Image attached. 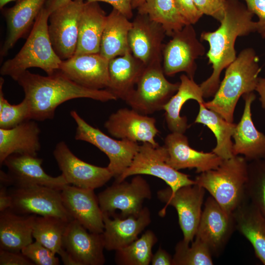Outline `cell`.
<instances>
[{"label":"cell","mask_w":265,"mask_h":265,"mask_svg":"<svg viewBox=\"0 0 265 265\" xmlns=\"http://www.w3.org/2000/svg\"><path fill=\"white\" fill-rule=\"evenodd\" d=\"M253 15L238 0H227L224 17L220 26L214 31L202 32L201 40L209 44L206 55L212 68L211 76L200 84L204 98L213 97L220 83L222 71L236 58L235 46L237 38L257 31Z\"/></svg>","instance_id":"obj_1"},{"label":"cell","mask_w":265,"mask_h":265,"mask_svg":"<svg viewBox=\"0 0 265 265\" xmlns=\"http://www.w3.org/2000/svg\"><path fill=\"white\" fill-rule=\"evenodd\" d=\"M15 80L22 87L24 99L30 106L31 119L35 121L53 119L56 108L72 99L89 98L102 102L117 100L106 89H92L79 85L59 70L47 76L26 70Z\"/></svg>","instance_id":"obj_2"},{"label":"cell","mask_w":265,"mask_h":265,"mask_svg":"<svg viewBox=\"0 0 265 265\" xmlns=\"http://www.w3.org/2000/svg\"><path fill=\"white\" fill-rule=\"evenodd\" d=\"M261 69L259 58L252 48L242 50L226 68L225 76L212 99L204 106L233 122L234 113L241 96L255 91Z\"/></svg>","instance_id":"obj_3"},{"label":"cell","mask_w":265,"mask_h":265,"mask_svg":"<svg viewBox=\"0 0 265 265\" xmlns=\"http://www.w3.org/2000/svg\"><path fill=\"white\" fill-rule=\"evenodd\" d=\"M248 162L242 156L223 159L219 166L196 177V184L208 191L228 213L248 201L246 193Z\"/></svg>","instance_id":"obj_4"},{"label":"cell","mask_w":265,"mask_h":265,"mask_svg":"<svg viewBox=\"0 0 265 265\" xmlns=\"http://www.w3.org/2000/svg\"><path fill=\"white\" fill-rule=\"evenodd\" d=\"M50 12L45 6L36 17L30 32L23 47L12 58L5 61L0 73L14 80L31 67L44 70L51 75L59 70L62 60L53 49L48 31Z\"/></svg>","instance_id":"obj_5"},{"label":"cell","mask_w":265,"mask_h":265,"mask_svg":"<svg viewBox=\"0 0 265 265\" xmlns=\"http://www.w3.org/2000/svg\"><path fill=\"white\" fill-rule=\"evenodd\" d=\"M180 82L172 83L165 77L161 63L145 66L136 83V88L125 102L131 107L145 115L163 110L177 92Z\"/></svg>","instance_id":"obj_6"},{"label":"cell","mask_w":265,"mask_h":265,"mask_svg":"<svg viewBox=\"0 0 265 265\" xmlns=\"http://www.w3.org/2000/svg\"><path fill=\"white\" fill-rule=\"evenodd\" d=\"M70 115L77 125L75 139L89 143L105 153L109 159L107 167L115 179L118 178L130 166L137 153V142L114 139L87 123L76 111L72 110Z\"/></svg>","instance_id":"obj_7"},{"label":"cell","mask_w":265,"mask_h":265,"mask_svg":"<svg viewBox=\"0 0 265 265\" xmlns=\"http://www.w3.org/2000/svg\"><path fill=\"white\" fill-rule=\"evenodd\" d=\"M168 157L165 147H155L144 142L139 149L130 166L115 181L121 182L128 177L136 175H152L164 181L172 192L179 188L196 184L189 176L180 172L166 162Z\"/></svg>","instance_id":"obj_8"},{"label":"cell","mask_w":265,"mask_h":265,"mask_svg":"<svg viewBox=\"0 0 265 265\" xmlns=\"http://www.w3.org/2000/svg\"><path fill=\"white\" fill-rule=\"evenodd\" d=\"M97 197L103 214L111 216L120 210L118 216L124 218L139 215L144 201L152 198V191L147 181L141 175H136L130 182L115 180Z\"/></svg>","instance_id":"obj_9"},{"label":"cell","mask_w":265,"mask_h":265,"mask_svg":"<svg viewBox=\"0 0 265 265\" xmlns=\"http://www.w3.org/2000/svg\"><path fill=\"white\" fill-rule=\"evenodd\" d=\"M12 198L10 208L24 215L54 216L68 221L73 219L65 208L61 190L40 185L12 186L9 189Z\"/></svg>","instance_id":"obj_10"},{"label":"cell","mask_w":265,"mask_h":265,"mask_svg":"<svg viewBox=\"0 0 265 265\" xmlns=\"http://www.w3.org/2000/svg\"><path fill=\"white\" fill-rule=\"evenodd\" d=\"M171 37L162 49L164 74L173 76L184 72L193 79L197 69L196 60L204 55L205 48L198 39L193 25H186Z\"/></svg>","instance_id":"obj_11"},{"label":"cell","mask_w":265,"mask_h":265,"mask_svg":"<svg viewBox=\"0 0 265 265\" xmlns=\"http://www.w3.org/2000/svg\"><path fill=\"white\" fill-rule=\"evenodd\" d=\"M205 191L203 187L195 184L183 186L175 192L168 187L157 193L159 199L166 204L160 211L162 214L167 206H171L176 210L183 234V239L188 243L192 242L195 237Z\"/></svg>","instance_id":"obj_12"},{"label":"cell","mask_w":265,"mask_h":265,"mask_svg":"<svg viewBox=\"0 0 265 265\" xmlns=\"http://www.w3.org/2000/svg\"><path fill=\"white\" fill-rule=\"evenodd\" d=\"M83 0H72L50 15L48 31L53 50L64 60L75 54Z\"/></svg>","instance_id":"obj_13"},{"label":"cell","mask_w":265,"mask_h":265,"mask_svg":"<svg viewBox=\"0 0 265 265\" xmlns=\"http://www.w3.org/2000/svg\"><path fill=\"white\" fill-rule=\"evenodd\" d=\"M236 230L233 214L227 212L211 196L204 203L195 238L203 242L212 255L219 256Z\"/></svg>","instance_id":"obj_14"},{"label":"cell","mask_w":265,"mask_h":265,"mask_svg":"<svg viewBox=\"0 0 265 265\" xmlns=\"http://www.w3.org/2000/svg\"><path fill=\"white\" fill-rule=\"evenodd\" d=\"M53 155L61 175L69 185L94 190L113 177L107 167L96 166L78 158L63 141L56 145Z\"/></svg>","instance_id":"obj_15"},{"label":"cell","mask_w":265,"mask_h":265,"mask_svg":"<svg viewBox=\"0 0 265 265\" xmlns=\"http://www.w3.org/2000/svg\"><path fill=\"white\" fill-rule=\"evenodd\" d=\"M165 35L161 25L148 15L137 13L128 35L131 51L145 66L161 63Z\"/></svg>","instance_id":"obj_16"},{"label":"cell","mask_w":265,"mask_h":265,"mask_svg":"<svg viewBox=\"0 0 265 265\" xmlns=\"http://www.w3.org/2000/svg\"><path fill=\"white\" fill-rule=\"evenodd\" d=\"M155 118L141 114L131 108H122L112 113L104 127L112 136L121 139L159 146L155 137L159 132Z\"/></svg>","instance_id":"obj_17"},{"label":"cell","mask_w":265,"mask_h":265,"mask_svg":"<svg viewBox=\"0 0 265 265\" xmlns=\"http://www.w3.org/2000/svg\"><path fill=\"white\" fill-rule=\"evenodd\" d=\"M109 61L100 53L75 54L62 60L59 70L83 87L106 89L109 83Z\"/></svg>","instance_id":"obj_18"},{"label":"cell","mask_w":265,"mask_h":265,"mask_svg":"<svg viewBox=\"0 0 265 265\" xmlns=\"http://www.w3.org/2000/svg\"><path fill=\"white\" fill-rule=\"evenodd\" d=\"M63 205L72 218L91 233L102 234L103 214L93 189L66 185L61 190Z\"/></svg>","instance_id":"obj_19"},{"label":"cell","mask_w":265,"mask_h":265,"mask_svg":"<svg viewBox=\"0 0 265 265\" xmlns=\"http://www.w3.org/2000/svg\"><path fill=\"white\" fill-rule=\"evenodd\" d=\"M63 247L78 265H103L105 263L102 234L89 232L76 220L73 219L68 224Z\"/></svg>","instance_id":"obj_20"},{"label":"cell","mask_w":265,"mask_h":265,"mask_svg":"<svg viewBox=\"0 0 265 265\" xmlns=\"http://www.w3.org/2000/svg\"><path fill=\"white\" fill-rule=\"evenodd\" d=\"M164 146L168 154L167 164L177 170L195 168L201 173L216 169L223 160L212 151L204 152L190 147L184 133H170L165 138Z\"/></svg>","instance_id":"obj_21"},{"label":"cell","mask_w":265,"mask_h":265,"mask_svg":"<svg viewBox=\"0 0 265 265\" xmlns=\"http://www.w3.org/2000/svg\"><path fill=\"white\" fill-rule=\"evenodd\" d=\"M42 162L43 159L37 156L15 154L8 156L3 165L8 169L12 186L40 185L61 190L68 185L61 174L57 177L47 174Z\"/></svg>","instance_id":"obj_22"},{"label":"cell","mask_w":265,"mask_h":265,"mask_svg":"<svg viewBox=\"0 0 265 265\" xmlns=\"http://www.w3.org/2000/svg\"><path fill=\"white\" fill-rule=\"evenodd\" d=\"M242 96L243 112L232 136L233 155L242 156L248 162L265 159V134L257 129L252 117L251 106L256 95L253 92Z\"/></svg>","instance_id":"obj_23"},{"label":"cell","mask_w":265,"mask_h":265,"mask_svg":"<svg viewBox=\"0 0 265 265\" xmlns=\"http://www.w3.org/2000/svg\"><path fill=\"white\" fill-rule=\"evenodd\" d=\"M104 229L102 233L105 249L116 251L137 239L139 235L151 222L149 209L144 207L138 215L122 218L116 213L103 214Z\"/></svg>","instance_id":"obj_24"},{"label":"cell","mask_w":265,"mask_h":265,"mask_svg":"<svg viewBox=\"0 0 265 265\" xmlns=\"http://www.w3.org/2000/svg\"><path fill=\"white\" fill-rule=\"evenodd\" d=\"M40 129L33 120L9 129L0 128V164L12 154L37 156L41 148Z\"/></svg>","instance_id":"obj_25"},{"label":"cell","mask_w":265,"mask_h":265,"mask_svg":"<svg viewBox=\"0 0 265 265\" xmlns=\"http://www.w3.org/2000/svg\"><path fill=\"white\" fill-rule=\"evenodd\" d=\"M46 0H18L6 9L4 16L7 25V34L0 50L1 56L6 55L17 41L32 27L35 19Z\"/></svg>","instance_id":"obj_26"},{"label":"cell","mask_w":265,"mask_h":265,"mask_svg":"<svg viewBox=\"0 0 265 265\" xmlns=\"http://www.w3.org/2000/svg\"><path fill=\"white\" fill-rule=\"evenodd\" d=\"M36 216L20 214L10 209L0 212V249L21 252L32 243Z\"/></svg>","instance_id":"obj_27"},{"label":"cell","mask_w":265,"mask_h":265,"mask_svg":"<svg viewBox=\"0 0 265 265\" xmlns=\"http://www.w3.org/2000/svg\"><path fill=\"white\" fill-rule=\"evenodd\" d=\"M145 65L131 51L109 61V83L106 89L117 99L124 101L134 89V85Z\"/></svg>","instance_id":"obj_28"},{"label":"cell","mask_w":265,"mask_h":265,"mask_svg":"<svg viewBox=\"0 0 265 265\" xmlns=\"http://www.w3.org/2000/svg\"><path fill=\"white\" fill-rule=\"evenodd\" d=\"M107 16L98 2L85 1L80 16L75 54L100 53Z\"/></svg>","instance_id":"obj_29"},{"label":"cell","mask_w":265,"mask_h":265,"mask_svg":"<svg viewBox=\"0 0 265 265\" xmlns=\"http://www.w3.org/2000/svg\"><path fill=\"white\" fill-rule=\"evenodd\" d=\"M233 214L236 230L250 242L256 257L265 265V217L249 201Z\"/></svg>","instance_id":"obj_30"},{"label":"cell","mask_w":265,"mask_h":265,"mask_svg":"<svg viewBox=\"0 0 265 265\" xmlns=\"http://www.w3.org/2000/svg\"><path fill=\"white\" fill-rule=\"evenodd\" d=\"M180 85L177 92L171 97L163 107L167 126L171 132L184 133L188 128L187 119L180 115L182 106L189 100L204 103L202 90L200 84L193 79L182 74L180 78Z\"/></svg>","instance_id":"obj_31"},{"label":"cell","mask_w":265,"mask_h":265,"mask_svg":"<svg viewBox=\"0 0 265 265\" xmlns=\"http://www.w3.org/2000/svg\"><path fill=\"white\" fill-rule=\"evenodd\" d=\"M132 26V22L113 8L107 16L99 53L109 60L131 51L128 35Z\"/></svg>","instance_id":"obj_32"},{"label":"cell","mask_w":265,"mask_h":265,"mask_svg":"<svg viewBox=\"0 0 265 265\" xmlns=\"http://www.w3.org/2000/svg\"><path fill=\"white\" fill-rule=\"evenodd\" d=\"M198 104L199 112L194 123L206 126L214 134L216 144L212 152L223 159L232 158L234 155L231 138L236 124L226 121L216 112L207 108L204 103Z\"/></svg>","instance_id":"obj_33"},{"label":"cell","mask_w":265,"mask_h":265,"mask_svg":"<svg viewBox=\"0 0 265 265\" xmlns=\"http://www.w3.org/2000/svg\"><path fill=\"white\" fill-rule=\"evenodd\" d=\"M137 9L138 13L146 14L161 25L169 36L188 24L178 10L174 0H146Z\"/></svg>","instance_id":"obj_34"},{"label":"cell","mask_w":265,"mask_h":265,"mask_svg":"<svg viewBox=\"0 0 265 265\" xmlns=\"http://www.w3.org/2000/svg\"><path fill=\"white\" fill-rule=\"evenodd\" d=\"M69 222L54 216L36 215L33 227V238L58 254L63 248V237Z\"/></svg>","instance_id":"obj_35"},{"label":"cell","mask_w":265,"mask_h":265,"mask_svg":"<svg viewBox=\"0 0 265 265\" xmlns=\"http://www.w3.org/2000/svg\"><path fill=\"white\" fill-rule=\"evenodd\" d=\"M158 238L151 230H147L140 238L115 251V262L119 265H149L153 256L152 248Z\"/></svg>","instance_id":"obj_36"},{"label":"cell","mask_w":265,"mask_h":265,"mask_svg":"<svg viewBox=\"0 0 265 265\" xmlns=\"http://www.w3.org/2000/svg\"><path fill=\"white\" fill-rule=\"evenodd\" d=\"M212 254L201 240L195 238L189 243L183 239L178 242L172 257V265H212Z\"/></svg>","instance_id":"obj_37"},{"label":"cell","mask_w":265,"mask_h":265,"mask_svg":"<svg viewBox=\"0 0 265 265\" xmlns=\"http://www.w3.org/2000/svg\"><path fill=\"white\" fill-rule=\"evenodd\" d=\"M246 187L249 201L265 217V159L248 163Z\"/></svg>","instance_id":"obj_38"},{"label":"cell","mask_w":265,"mask_h":265,"mask_svg":"<svg viewBox=\"0 0 265 265\" xmlns=\"http://www.w3.org/2000/svg\"><path fill=\"white\" fill-rule=\"evenodd\" d=\"M4 80L0 79V128L9 129L31 119L30 108L24 99L17 105H11L4 98L2 90Z\"/></svg>","instance_id":"obj_39"},{"label":"cell","mask_w":265,"mask_h":265,"mask_svg":"<svg viewBox=\"0 0 265 265\" xmlns=\"http://www.w3.org/2000/svg\"><path fill=\"white\" fill-rule=\"evenodd\" d=\"M21 252L36 265H59L56 254L36 240L23 248Z\"/></svg>","instance_id":"obj_40"},{"label":"cell","mask_w":265,"mask_h":265,"mask_svg":"<svg viewBox=\"0 0 265 265\" xmlns=\"http://www.w3.org/2000/svg\"><path fill=\"white\" fill-rule=\"evenodd\" d=\"M193 2L203 15L211 16L219 22L223 19L227 0H193Z\"/></svg>","instance_id":"obj_41"},{"label":"cell","mask_w":265,"mask_h":265,"mask_svg":"<svg viewBox=\"0 0 265 265\" xmlns=\"http://www.w3.org/2000/svg\"><path fill=\"white\" fill-rule=\"evenodd\" d=\"M182 17L188 24H195L203 15L196 8L193 0H174Z\"/></svg>","instance_id":"obj_42"},{"label":"cell","mask_w":265,"mask_h":265,"mask_svg":"<svg viewBox=\"0 0 265 265\" xmlns=\"http://www.w3.org/2000/svg\"><path fill=\"white\" fill-rule=\"evenodd\" d=\"M247 9L255 14L258 20L257 31L265 38V0H244Z\"/></svg>","instance_id":"obj_43"},{"label":"cell","mask_w":265,"mask_h":265,"mask_svg":"<svg viewBox=\"0 0 265 265\" xmlns=\"http://www.w3.org/2000/svg\"><path fill=\"white\" fill-rule=\"evenodd\" d=\"M0 265H34L22 252L0 249Z\"/></svg>","instance_id":"obj_44"},{"label":"cell","mask_w":265,"mask_h":265,"mask_svg":"<svg viewBox=\"0 0 265 265\" xmlns=\"http://www.w3.org/2000/svg\"><path fill=\"white\" fill-rule=\"evenodd\" d=\"M85 1H103L110 4L129 20L132 17V0H83Z\"/></svg>","instance_id":"obj_45"},{"label":"cell","mask_w":265,"mask_h":265,"mask_svg":"<svg viewBox=\"0 0 265 265\" xmlns=\"http://www.w3.org/2000/svg\"><path fill=\"white\" fill-rule=\"evenodd\" d=\"M151 263L152 265H172V257L159 246L155 254L153 255Z\"/></svg>","instance_id":"obj_46"},{"label":"cell","mask_w":265,"mask_h":265,"mask_svg":"<svg viewBox=\"0 0 265 265\" xmlns=\"http://www.w3.org/2000/svg\"><path fill=\"white\" fill-rule=\"evenodd\" d=\"M12 198L7 187L0 186V212L10 209Z\"/></svg>","instance_id":"obj_47"},{"label":"cell","mask_w":265,"mask_h":265,"mask_svg":"<svg viewBox=\"0 0 265 265\" xmlns=\"http://www.w3.org/2000/svg\"><path fill=\"white\" fill-rule=\"evenodd\" d=\"M255 91L259 95L262 108L265 110V75L263 78H259Z\"/></svg>","instance_id":"obj_48"},{"label":"cell","mask_w":265,"mask_h":265,"mask_svg":"<svg viewBox=\"0 0 265 265\" xmlns=\"http://www.w3.org/2000/svg\"><path fill=\"white\" fill-rule=\"evenodd\" d=\"M72 0H47L45 7L51 14L53 11L62 5L67 3Z\"/></svg>","instance_id":"obj_49"},{"label":"cell","mask_w":265,"mask_h":265,"mask_svg":"<svg viewBox=\"0 0 265 265\" xmlns=\"http://www.w3.org/2000/svg\"><path fill=\"white\" fill-rule=\"evenodd\" d=\"M65 265H78L73 257L63 248L58 254Z\"/></svg>","instance_id":"obj_50"},{"label":"cell","mask_w":265,"mask_h":265,"mask_svg":"<svg viewBox=\"0 0 265 265\" xmlns=\"http://www.w3.org/2000/svg\"><path fill=\"white\" fill-rule=\"evenodd\" d=\"M0 186L7 187L13 186V182L8 172L6 173L2 170L0 171Z\"/></svg>","instance_id":"obj_51"},{"label":"cell","mask_w":265,"mask_h":265,"mask_svg":"<svg viewBox=\"0 0 265 265\" xmlns=\"http://www.w3.org/2000/svg\"><path fill=\"white\" fill-rule=\"evenodd\" d=\"M146 0H132V9L137 8L143 4Z\"/></svg>","instance_id":"obj_52"},{"label":"cell","mask_w":265,"mask_h":265,"mask_svg":"<svg viewBox=\"0 0 265 265\" xmlns=\"http://www.w3.org/2000/svg\"><path fill=\"white\" fill-rule=\"evenodd\" d=\"M17 0H0V8L2 9V8L8 3L11 2L12 1H15Z\"/></svg>","instance_id":"obj_53"}]
</instances>
